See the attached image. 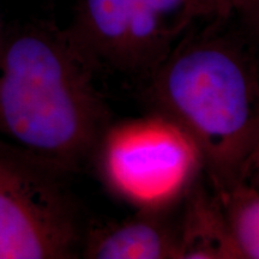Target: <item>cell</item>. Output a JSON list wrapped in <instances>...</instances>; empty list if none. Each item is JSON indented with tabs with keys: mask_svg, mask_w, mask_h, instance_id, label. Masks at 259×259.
<instances>
[{
	"mask_svg": "<svg viewBox=\"0 0 259 259\" xmlns=\"http://www.w3.org/2000/svg\"><path fill=\"white\" fill-rule=\"evenodd\" d=\"M94 66L69 29L25 23L0 40V135L74 173L111 125Z\"/></svg>",
	"mask_w": 259,
	"mask_h": 259,
	"instance_id": "cell-1",
	"label": "cell"
},
{
	"mask_svg": "<svg viewBox=\"0 0 259 259\" xmlns=\"http://www.w3.org/2000/svg\"><path fill=\"white\" fill-rule=\"evenodd\" d=\"M210 22L184 34L149 77L148 97L196 142L222 194L244 185L259 147V67L244 38Z\"/></svg>",
	"mask_w": 259,
	"mask_h": 259,
	"instance_id": "cell-2",
	"label": "cell"
},
{
	"mask_svg": "<svg viewBox=\"0 0 259 259\" xmlns=\"http://www.w3.org/2000/svg\"><path fill=\"white\" fill-rule=\"evenodd\" d=\"M67 174L0 139V259L80 257L87 225Z\"/></svg>",
	"mask_w": 259,
	"mask_h": 259,
	"instance_id": "cell-3",
	"label": "cell"
},
{
	"mask_svg": "<svg viewBox=\"0 0 259 259\" xmlns=\"http://www.w3.org/2000/svg\"><path fill=\"white\" fill-rule=\"evenodd\" d=\"M93 161L105 186L137 210H168L196 183L204 162L176 121L155 113L111 122Z\"/></svg>",
	"mask_w": 259,
	"mask_h": 259,
	"instance_id": "cell-4",
	"label": "cell"
},
{
	"mask_svg": "<svg viewBox=\"0 0 259 259\" xmlns=\"http://www.w3.org/2000/svg\"><path fill=\"white\" fill-rule=\"evenodd\" d=\"M191 27L186 0H77L67 29L95 69L149 78Z\"/></svg>",
	"mask_w": 259,
	"mask_h": 259,
	"instance_id": "cell-5",
	"label": "cell"
},
{
	"mask_svg": "<svg viewBox=\"0 0 259 259\" xmlns=\"http://www.w3.org/2000/svg\"><path fill=\"white\" fill-rule=\"evenodd\" d=\"M168 210H137L124 221L87 225L80 257L179 259L178 222L170 221Z\"/></svg>",
	"mask_w": 259,
	"mask_h": 259,
	"instance_id": "cell-6",
	"label": "cell"
},
{
	"mask_svg": "<svg viewBox=\"0 0 259 259\" xmlns=\"http://www.w3.org/2000/svg\"><path fill=\"white\" fill-rule=\"evenodd\" d=\"M178 235L179 259H245L219 194L197 181L184 197Z\"/></svg>",
	"mask_w": 259,
	"mask_h": 259,
	"instance_id": "cell-7",
	"label": "cell"
},
{
	"mask_svg": "<svg viewBox=\"0 0 259 259\" xmlns=\"http://www.w3.org/2000/svg\"><path fill=\"white\" fill-rule=\"evenodd\" d=\"M219 197L245 259H259V192L241 185Z\"/></svg>",
	"mask_w": 259,
	"mask_h": 259,
	"instance_id": "cell-8",
	"label": "cell"
},
{
	"mask_svg": "<svg viewBox=\"0 0 259 259\" xmlns=\"http://www.w3.org/2000/svg\"><path fill=\"white\" fill-rule=\"evenodd\" d=\"M246 0H186L191 25L200 21H227L238 14Z\"/></svg>",
	"mask_w": 259,
	"mask_h": 259,
	"instance_id": "cell-9",
	"label": "cell"
},
{
	"mask_svg": "<svg viewBox=\"0 0 259 259\" xmlns=\"http://www.w3.org/2000/svg\"><path fill=\"white\" fill-rule=\"evenodd\" d=\"M236 15L240 17L248 37L259 44V0H246Z\"/></svg>",
	"mask_w": 259,
	"mask_h": 259,
	"instance_id": "cell-10",
	"label": "cell"
},
{
	"mask_svg": "<svg viewBox=\"0 0 259 259\" xmlns=\"http://www.w3.org/2000/svg\"><path fill=\"white\" fill-rule=\"evenodd\" d=\"M244 185L259 192V147L255 151L253 158H252L250 167H248Z\"/></svg>",
	"mask_w": 259,
	"mask_h": 259,
	"instance_id": "cell-11",
	"label": "cell"
},
{
	"mask_svg": "<svg viewBox=\"0 0 259 259\" xmlns=\"http://www.w3.org/2000/svg\"><path fill=\"white\" fill-rule=\"evenodd\" d=\"M2 36H3V35H2V34H0V40H2Z\"/></svg>",
	"mask_w": 259,
	"mask_h": 259,
	"instance_id": "cell-12",
	"label": "cell"
}]
</instances>
